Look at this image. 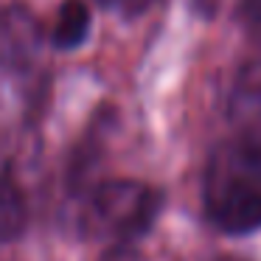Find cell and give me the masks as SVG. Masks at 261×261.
<instances>
[{"mask_svg":"<svg viewBox=\"0 0 261 261\" xmlns=\"http://www.w3.org/2000/svg\"><path fill=\"white\" fill-rule=\"evenodd\" d=\"M205 214L222 233H253L261 227V158L239 138H227L205 166Z\"/></svg>","mask_w":261,"mask_h":261,"instance_id":"6da1fadb","label":"cell"},{"mask_svg":"<svg viewBox=\"0 0 261 261\" xmlns=\"http://www.w3.org/2000/svg\"><path fill=\"white\" fill-rule=\"evenodd\" d=\"M158 188L138 180H107L90 194L85 211V225L98 236L126 242L149 230L160 211Z\"/></svg>","mask_w":261,"mask_h":261,"instance_id":"7a4b0ae2","label":"cell"},{"mask_svg":"<svg viewBox=\"0 0 261 261\" xmlns=\"http://www.w3.org/2000/svg\"><path fill=\"white\" fill-rule=\"evenodd\" d=\"M42 42L40 20L34 17L29 6H12L0 9V68L6 70H23L34 62Z\"/></svg>","mask_w":261,"mask_h":261,"instance_id":"3957f363","label":"cell"},{"mask_svg":"<svg viewBox=\"0 0 261 261\" xmlns=\"http://www.w3.org/2000/svg\"><path fill=\"white\" fill-rule=\"evenodd\" d=\"M230 121L239 141L261 158V62L242 68L230 90Z\"/></svg>","mask_w":261,"mask_h":261,"instance_id":"277c9868","label":"cell"},{"mask_svg":"<svg viewBox=\"0 0 261 261\" xmlns=\"http://www.w3.org/2000/svg\"><path fill=\"white\" fill-rule=\"evenodd\" d=\"M29 225V202L12 174H0V244L17 242Z\"/></svg>","mask_w":261,"mask_h":261,"instance_id":"5b68a950","label":"cell"},{"mask_svg":"<svg viewBox=\"0 0 261 261\" xmlns=\"http://www.w3.org/2000/svg\"><path fill=\"white\" fill-rule=\"evenodd\" d=\"M87 31H90V9L85 6V0H65L51 31L54 48L73 51L87 40Z\"/></svg>","mask_w":261,"mask_h":261,"instance_id":"8992f818","label":"cell"},{"mask_svg":"<svg viewBox=\"0 0 261 261\" xmlns=\"http://www.w3.org/2000/svg\"><path fill=\"white\" fill-rule=\"evenodd\" d=\"M239 20L250 34L261 37V0H242L239 3Z\"/></svg>","mask_w":261,"mask_h":261,"instance_id":"52a82bcc","label":"cell"},{"mask_svg":"<svg viewBox=\"0 0 261 261\" xmlns=\"http://www.w3.org/2000/svg\"><path fill=\"white\" fill-rule=\"evenodd\" d=\"M98 6L104 9H115V12H124V14H138L149 6V0H96Z\"/></svg>","mask_w":261,"mask_h":261,"instance_id":"ba28073f","label":"cell"}]
</instances>
